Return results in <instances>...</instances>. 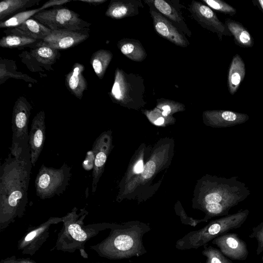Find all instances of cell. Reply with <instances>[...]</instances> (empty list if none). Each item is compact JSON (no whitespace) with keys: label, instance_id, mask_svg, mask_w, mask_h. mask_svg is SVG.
I'll return each mask as SVG.
<instances>
[{"label":"cell","instance_id":"14","mask_svg":"<svg viewBox=\"0 0 263 263\" xmlns=\"http://www.w3.org/2000/svg\"><path fill=\"white\" fill-rule=\"evenodd\" d=\"M89 33L68 31L52 30L44 39L32 46H45L57 50L66 49L82 43Z\"/></svg>","mask_w":263,"mask_h":263},{"label":"cell","instance_id":"15","mask_svg":"<svg viewBox=\"0 0 263 263\" xmlns=\"http://www.w3.org/2000/svg\"><path fill=\"white\" fill-rule=\"evenodd\" d=\"M149 8L153 26L157 34L176 46L186 47L190 45L184 34L156 10Z\"/></svg>","mask_w":263,"mask_h":263},{"label":"cell","instance_id":"2","mask_svg":"<svg viewBox=\"0 0 263 263\" xmlns=\"http://www.w3.org/2000/svg\"><path fill=\"white\" fill-rule=\"evenodd\" d=\"M109 235L100 242L90 246L99 256L109 259L129 258L146 252L143 236L151 228L138 222L111 226Z\"/></svg>","mask_w":263,"mask_h":263},{"label":"cell","instance_id":"30","mask_svg":"<svg viewBox=\"0 0 263 263\" xmlns=\"http://www.w3.org/2000/svg\"><path fill=\"white\" fill-rule=\"evenodd\" d=\"M112 58V52L106 49H99L92 53L90 63L99 79L103 78Z\"/></svg>","mask_w":263,"mask_h":263},{"label":"cell","instance_id":"37","mask_svg":"<svg viewBox=\"0 0 263 263\" xmlns=\"http://www.w3.org/2000/svg\"><path fill=\"white\" fill-rule=\"evenodd\" d=\"M78 1L96 6L105 3L107 0H78Z\"/></svg>","mask_w":263,"mask_h":263},{"label":"cell","instance_id":"11","mask_svg":"<svg viewBox=\"0 0 263 263\" xmlns=\"http://www.w3.org/2000/svg\"><path fill=\"white\" fill-rule=\"evenodd\" d=\"M61 222L62 217H51L37 226L29 227L18 241L17 250L23 254L33 255L48 238L50 227Z\"/></svg>","mask_w":263,"mask_h":263},{"label":"cell","instance_id":"22","mask_svg":"<svg viewBox=\"0 0 263 263\" xmlns=\"http://www.w3.org/2000/svg\"><path fill=\"white\" fill-rule=\"evenodd\" d=\"M69 0H50L46 2L43 6L35 9L26 10L18 13L6 21L0 22V28L16 27L26 20L31 18L36 14L45 10L46 8L58 5H62L70 2Z\"/></svg>","mask_w":263,"mask_h":263},{"label":"cell","instance_id":"26","mask_svg":"<svg viewBox=\"0 0 263 263\" xmlns=\"http://www.w3.org/2000/svg\"><path fill=\"white\" fill-rule=\"evenodd\" d=\"M41 0H4L0 2V21L3 22L12 16L26 11Z\"/></svg>","mask_w":263,"mask_h":263},{"label":"cell","instance_id":"41","mask_svg":"<svg viewBox=\"0 0 263 263\" xmlns=\"http://www.w3.org/2000/svg\"><path fill=\"white\" fill-rule=\"evenodd\" d=\"M90 263H104V262H90Z\"/></svg>","mask_w":263,"mask_h":263},{"label":"cell","instance_id":"32","mask_svg":"<svg viewBox=\"0 0 263 263\" xmlns=\"http://www.w3.org/2000/svg\"><path fill=\"white\" fill-rule=\"evenodd\" d=\"M157 107L161 110L163 116H168L173 111L182 110L184 105L174 101L161 98L157 100Z\"/></svg>","mask_w":263,"mask_h":263},{"label":"cell","instance_id":"18","mask_svg":"<svg viewBox=\"0 0 263 263\" xmlns=\"http://www.w3.org/2000/svg\"><path fill=\"white\" fill-rule=\"evenodd\" d=\"M45 113L40 111L33 118L29 133L31 161L34 166L43 149L46 139Z\"/></svg>","mask_w":263,"mask_h":263},{"label":"cell","instance_id":"8","mask_svg":"<svg viewBox=\"0 0 263 263\" xmlns=\"http://www.w3.org/2000/svg\"><path fill=\"white\" fill-rule=\"evenodd\" d=\"M33 17L52 30H68L89 33L91 24L80 17V15L67 8L45 10Z\"/></svg>","mask_w":263,"mask_h":263},{"label":"cell","instance_id":"17","mask_svg":"<svg viewBox=\"0 0 263 263\" xmlns=\"http://www.w3.org/2000/svg\"><path fill=\"white\" fill-rule=\"evenodd\" d=\"M110 136L107 133H102L94 141L92 152L93 154L92 192H95L97 184L103 172L107 154L110 146Z\"/></svg>","mask_w":263,"mask_h":263},{"label":"cell","instance_id":"21","mask_svg":"<svg viewBox=\"0 0 263 263\" xmlns=\"http://www.w3.org/2000/svg\"><path fill=\"white\" fill-rule=\"evenodd\" d=\"M84 66L75 63L71 70L65 76V85L68 91L77 98L81 100L84 92L87 89L88 83L84 76Z\"/></svg>","mask_w":263,"mask_h":263},{"label":"cell","instance_id":"33","mask_svg":"<svg viewBox=\"0 0 263 263\" xmlns=\"http://www.w3.org/2000/svg\"><path fill=\"white\" fill-rule=\"evenodd\" d=\"M206 6L221 13L233 16L236 10L228 3L220 0H202Z\"/></svg>","mask_w":263,"mask_h":263},{"label":"cell","instance_id":"40","mask_svg":"<svg viewBox=\"0 0 263 263\" xmlns=\"http://www.w3.org/2000/svg\"><path fill=\"white\" fill-rule=\"evenodd\" d=\"M256 2L257 4H256V5L258 7L263 13V0H257L256 1Z\"/></svg>","mask_w":263,"mask_h":263},{"label":"cell","instance_id":"7","mask_svg":"<svg viewBox=\"0 0 263 263\" xmlns=\"http://www.w3.org/2000/svg\"><path fill=\"white\" fill-rule=\"evenodd\" d=\"M71 169L65 162L59 168L42 164L35 179L37 196L41 199H46L62 194L69 184Z\"/></svg>","mask_w":263,"mask_h":263},{"label":"cell","instance_id":"12","mask_svg":"<svg viewBox=\"0 0 263 263\" xmlns=\"http://www.w3.org/2000/svg\"><path fill=\"white\" fill-rule=\"evenodd\" d=\"M187 9L196 22L203 28L216 33L220 40H222L223 35H232L226 26L208 6L198 1H192Z\"/></svg>","mask_w":263,"mask_h":263},{"label":"cell","instance_id":"4","mask_svg":"<svg viewBox=\"0 0 263 263\" xmlns=\"http://www.w3.org/2000/svg\"><path fill=\"white\" fill-rule=\"evenodd\" d=\"M212 182L213 187L204 198L208 219L228 215L231 208L245 200L251 193L237 177L217 178Z\"/></svg>","mask_w":263,"mask_h":263},{"label":"cell","instance_id":"6","mask_svg":"<svg viewBox=\"0 0 263 263\" xmlns=\"http://www.w3.org/2000/svg\"><path fill=\"white\" fill-rule=\"evenodd\" d=\"M145 87L144 79L133 73H127L117 67L114 81L108 95L111 100L126 107L138 108L145 103L144 100Z\"/></svg>","mask_w":263,"mask_h":263},{"label":"cell","instance_id":"35","mask_svg":"<svg viewBox=\"0 0 263 263\" xmlns=\"http://www.w3.org/2000/svg\"><path fill=\"white\" fill-rule=\"evenodd\" d=\"M156 165L153 161L148 162L144 166L142 171V176L144 178H151L154 174Z\"/></svg>","mask_w":263,"mask_h":263},{"label":"cell","instance_id":"31","mask_svg":"<svg viewBox=\"0 0 263 263\" xmlns=\"http://www.w3.org/2000/svg\"><path fill=\"white\" fill-rule=\"evenodd\" d=\"M203 247L204 249L202 254L206 258L205 263H233L219 249L212 246H206V245Z\"/></svg>","mask_w":263,"mask_h":263},{"label":"cell","instance_id":"28","mask_svg":"<svg viewBox=\"0 0 263 263\" xmlns=\"http://www.w3.org/2000/svg\"><path fill=\"white\" fill-rule=\"evenodd\" d=\"M224 25L233 36L235 43L241 47H251L254 42L252 36L243 26L235 21L228 18Z\"/></svg>","mask_w":263,"mask_h":263},{"label":"cell","instance_id":"25","mask_svg":"<svg viewBox=\"0 0 263 263\" xmlns=\"http://www.w3.org/2000/svg\"><path fill=\"white\" fill-rule=\"evenodd\" d=\"M117 45L121 52L133 61L142 62L147 57L145 49L138 40L123 38L118 42Z\"/></svg>","mask_w":263,"mask_h":263},{"label":"cell","instance_id":"9","mask_svg":"<svg viewBox=\"0 0 263 263\" xmlns=\"http://www.w3.org/2000/svg\"><path fill=\"white\" fill-rule=\"evenodd\" d=\"M18 54L21 62L32 72L53 71L52 66L60 59L58 50L45 46H31Z\"/></svg>","mask_w":263,"mask_h":263},{"label":"cell","instance_id":"24","mask_svg":"<svg viewBox=\"0 0 263 263\" xmlns=\"http://www.w3.org/2000/svg\"><path fill=\"white\" fill-rule=\"evenodd\" d=\"M245 74L246 67L244 62L241 57L236 54L232 60L228 72V89L231 95H234L237 91Z\"/></svg>","mask_w":263,"mask_h":263},{"label":"cell","instance_id":"1","mask_svg":"<svg viewBox=\"0 0 263 263\" xmlns=\"http://www.w3.org/2000/svg\"><path fill=\"white\" fill-rule=\"evenodd\" d=\"M9 149L0 168L1 232L25 214L32 166L29 145Z\"/></svg>","mask_w":263,"mask_h":263},{"label":"cell","instance_id":"19","mask_svg":"<svg viewBox=\"0 0 263 263\" xmlns=\"http://www.w3.org/2000/svg\"><path fill=\"white\" fill-rule=\"evenodd\" d=\"M204 116L212 125L218 127H229L246 122L249 116L244 113L227 110L206 111Z\"/></svg>","mask_w":263,"mask_h":263},{"label":"cell","instance_id":"38","mask_svg":"<svg viewBox=\"0 0 263 263\" xmlns=\"http://www.w3.org/2000/svg\"><path fill=\"white\" fill-rule=\"evenodd\" d=\"M143 162L142 160H139L134 168V171L135 173L139 174L142 172L143 170Z\"/></svg>","mask_w":263,"mask_h":263},{"label":"cell","instance_id":"34","mask_svg":"<svg viewBox=\"0 0 263 263\" xmlns=\"http://www.w3.org/2000/svg\"><path fill=\"white\" fill-rule=\"evenodd\" d=\"M249 237L256 239L258 244L256 254L259 255L263 251V221L252 228Z\"/></svg>","mask_w":263,"mask_h":263},{"label":"cell","instance_id":"3","mask_svg":"<svg viewBox=\"0 0 263 263\" xmlns=\"http://www.w3.org/2000/svg\"><path fill=\"white\" fill-rule=\"evenodd\" d=\"M74 207L65 216L62 217L63 226L58 234L55 246L53 249L73 253L76 250L80 251L81 256L88 258L84 249L85 243L98 234L99 231L110 228L111 224L97 223L84 226V220L88 212L85 208Z\"/></svg>","mask_w":263,"mask_h":263},{"label":"cell","instance_id":"39","mask_svg":"<svg viewBox=\"0 0 263 263\" xmlns=\"http://www.w3.org/2000/svg\"><path fill=\"white\" fill-rule=\"evenodd\" d=\"M163 117H165L164 116H162L158 118L155 121L154 123L155 125H160L163 124L164 122V119Z\"/></svg>","mask_w":263,"mask_h":263},{"label":"cell","instance_id":"36","mask_svg":"<svg viewBox=\"0 0 263 263\" xmlns=\"http://www.w3.org/2000/svg\"><path fill=\"white\" fill-rule=\"evenodd\" d=\"M0 263H36V262L29 258H16L15 256H12L2 259Z\"/></svg>","mask_w":263,"mask_h":263},{"label":"cell","instance_id":"16","mask_svg":"<svg viewBox=\"0 0 263 263\" xmlns=\"http://www.w3.org/2000/svg\"><path fill=\"white\" fill-rule=\"evenodd\" d=\"M144 3L160 13L175 26L179 31L189 37L192 32L186 24L180 7H177L174 1L144 0Z\"/></svg>","mask_w":263,"mask_h":263},{"label":"cell","instance_id":"20","mask_svg":"<svg viewBox=\"0 0 263 263\" xmlns=\"http://www.w3.org/2000/svg\"><path fill=\"white\" fill-rule=\"evenodd\" d=\"M143 8L141 0H111L105 14L111 18L120 20L137 15Z\"/></svg>","mask_w":263,"mask_h":263},{"label":"cell","instance_id":"27","mask_svg":"<svg viewBox=\"0 0 263 263\" xmlns=\"http://www.w3.org/2000/svg\"><path fill=\"white\" fill-rule=\"evenodd\" d=\"M23 80L26 82L37 83V81L26 73L18 71L14 61L0 59V84L4 83L9 79Z\"/></svg>","mask_w":263,"mask_h":263},{"label":"cell","instance_id":"5","mask_svg":"<svg viewBox=\"0 0 263 263\" xmlns=\"http://www.w3.org/2000/svg\"><path fill=\"white\" fill-rule=\"evenodd\" d=\"M249 212L248 209L240 210L213 220L204 227L191 231L178 239L176 248L180 250L196 249L206 245L217 237L240 228L247 220Z\"/></svg>","mask_w":263,"mask_h":263},{"label":"cell","instance_id":"10","mask_svg":"<svg viewBox=\"0 0 263 263\" xmlns=\"http://www.w3.org/2000/svg\"><path fill=\"white\" fill-rule=\"evenodd\" d=\"M32 108L29 102L23 96L15 101L12 117V145H29L28 125Z\"/></svg>","mask_w":263,"mask_h":263},{"label":"cell","instance_id":"13","mask_svg":"<svg viewBox=\"0 0 263 263\" xmlns=\"http://www.w3.org/2000/svg\"><path fill=\"white\" fill-rule=\"evenodd\" d=\"M221 252L231 260H245L249 251L246 242L234 233H227L212 240Z\"/></svg>","mask_w":263,"mask_h":263},{"label":"cell","instance_id":"29","mask_svg":"<svg viewBox=\"0 0 263 263\" xmlns=\"http://www.w3.org/2000/svg\"><path fill=\"white\" fill-rule=\"evenodd\" d=\"M16 28L22 34L40 41L44 39L52 31V30L37 20L31 18L26 20Z\"/></svg>","mask_w":263,"mask_h":263},{"label":"cell","instance_id":"23","mask_svg":"<svg viewBox=\"0 0 263 263\" xmlns=\"http://www.w3.org/2000/svg\"><path fill=\"white\" fill-rule=\"evenodd\" d=\"M4 32L6 35L0 40V46L3 48L30 47L40 41L22 34L16 27L9 28L4 30Z\"/></svg>","mask_w":263,"mask_h":263}]
</instances>
